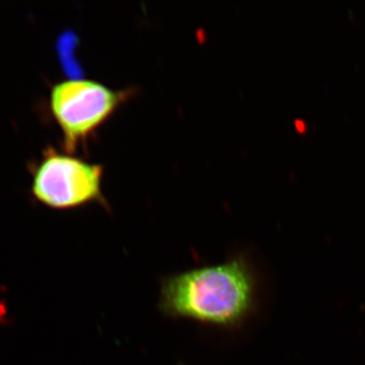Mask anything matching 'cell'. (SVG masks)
<instances>
[{"label":"cell","instance_id":"cell-1","mask_svg":"<svg viewBox=\"0 0 365 365\" xmlns=\"http://www.w3.org/2000/svg\"><path fill=\"white\" fill-rule=\"evenodd\" d=\"M257 281L244 258L190 269L163 278L158 309L173 319L235 329L251 316Z\"/></svg>","mask_w":365,"mask_h":365},{"label":"cell","instance_id":"cell-2","mask_svg":"<svg viewBox=\"0 0 365 365\" xmlns=\"http://www.w3.org/2000/svg\"><path fill=\"white\" fill-rule=\"evenodd\" d=\"M128 97V91L113 90L93 79L69 78L55 83L50 91V112L67 153L72 155Z\"/></svg>","mask_w":365,"mask_h":365},{"label":"cell","instance_id":"cell-3","mask_svg":"<svg viewBox=\"0 0 365 365\" xmlns=\"http://www.w3.org/2000/svg\"><path fill=\"white\" fill-rule=\"evenodd\" d=\"M103 177V165L48 148L32 170L31 192L47 207L69 210L104 202Z\"/></svg>","mask_w":365,"mask_h":365}]
</instances>
